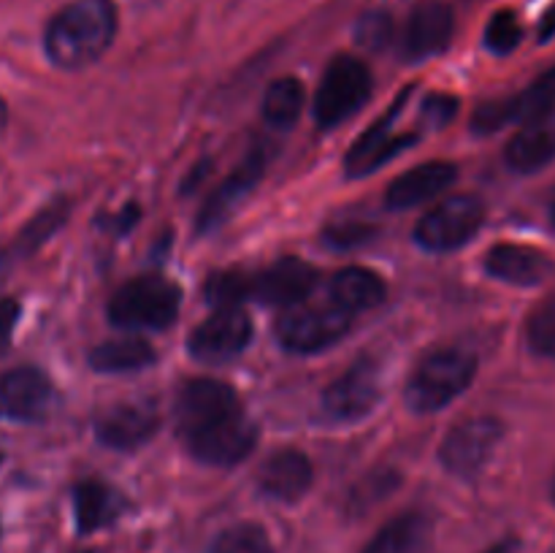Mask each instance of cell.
<instances>
[{
    "instance_id": "19",
    "label": "cell",
    "mask_w": 555,
    "mask_h": 553,
    "mask_svg": "<svg viewBox=\"0 0 555 553\" xmlns=\"http://www.w3.org/2000/svg\"><path fill=\"white\" fill-rule=\"evenodd\" d=\"M401 108V101L396 103L393 112L388 114V117H383L379 123H374L372 128L366 130V133L361 136V139L352 144L350 155H347V171L352 173V177H363V173H372L374 168L383 166V163H388L390 157L399 155L404 146H410L412 141H415V136H396L393 133V119L396 114H399Z\"/></svg>"
},
{
    "instance_id": "23",
    "label": "cell",
    "mask_w": 555,
    "mask_h": 553,
    "mask_svg": "<svg viewBox=\"0 0 555 553\" xmlns=\"http://www.w3.org/2000/svg\"><path fill=\"white\" fill-rule=\"evenodd\" d=\"M328 296L334 307L345 309L347 314H356L383 304L385 282L374 271L361 269V266H350V269L336 271L328 285Z\"/></svg>"
},
{
    "instance_id": "2",
    "label": "cell",
    "mask_w": 555,
    "mask_h": 553,
    "mask_svg": "<svg viewBox=\"0 0 555 553\" xmlns=\"http://www.w3.org/2000/svg\"><path fill=\"white\" fill-rule=\"evenodd\" d=\"M477 374V358L466 350H437L423 358L406 383L404 399L415 412H437L459 399Z\"/></svg>"
},
{
    "instance_id": "43",
    "label": "cell",
    "mask_w": 555,
    "mask_h": 553,
    "mask_svg": "<svg viewBox=\"0 0 555 553\" xmlns=\"http://www.w3.org/2000/svg\"><path fill=\"white\" fill-rule=\"evenodd\" d=\"M81 553H101V551H81Z\"/></svg>"
},
{
    "instance_id": "5",
    "label": "cell",
    "mask_w": 555,
    "mask_h": 553,
    "mask_svg": "<svg viewBox=\"0 0 555 553\" xmlns=\"http://www.w3.org/2000/svg\"><path fill=\"white\" fill-rule=\"evenodd\" d=\"M482 220L486 204L477 195H450L417 222L415 242L428 253H450L464 247L480 231Z\"/></svg>"
},
{
    "instance_id": "35",
    "label": "cell",
    "mask_w": 555,
    "mask_h": 553,
    "mask_svg": "<svg viewBox=\"0 0 555 553\" xmlns=\"http://www.w3.org/2000/svg\"><path fill=\"white\" fill-rule=\"evenodd\" d=\"M16 320H20V304L14 298H0V356L9 350Z\"/></svg>"
},
{
    "instance_id": "32",
    "label": "cell",
    "mask_w": 555,
    "mask_h": 553,
    "mask_svg": "<svg viewBox=\"0 0 555 553\" xmlns=\"http://www.w3.org/2000/svg\"><path fill=\"white\" fill-rule=\"evenodd\" d=\"M520 41H524V25L518 14L509 9L496 11L486 27V47L493 54H509L520 47Z\"/></svg>"
},
{
    "instance_id": "8",
    "label": "cell",
    "mask_w": 555,
    "mask_h": 553,
    "mask_svg": "<svg viewBox=\"0 0 555 553\" xmlns=\"http://www.w3.org/2000/svg\"><path fill=\"white\" fill-rule=\"evenodd\" d=\"M502 434L504 426L491 415L469 417V421L459 423L439 448L444 470L459 477H475L491 461L493 450L502 442Z\"/></svg>"
},
{
    "instance_id": "7",
    "label": "cell",
    "mask_w": 555,
    "mask_h": 553,
    "mask_svg": "<svg viewBox=\"0 0 555 553\" xmlns=\"http://www.w3.org/2000/svg\"><path fill=\"white\" fill-rule=\"evenodd\" d=\"M383 374L377 361L372 358H358L341 377L325 388L323 412L334 423H356L366 417L379 401L383 390Z\"/></svg>"
},
{
    "instance_id": "6",
    "label": "cell",
    "mask_w": 555,
    "mask_h": 553,
    "mask_svg": "<svg viewBox=\"0 0 555 553\" xmlns=\"http://www.w3.org/2000/svg\"><path fill=\"white\" fill-rule=\"evenodd\" d=\"M350 318L345 309L334 304L323 307H291L276 320L274 334L280 345L291 352H318L339 342L350 331Z\"/></svg>"
},
{
    "instance_id": "33",
    "label": "cell",
    "mask_w": 555,
    "mask_h": 553,
    "mask_svg": "<svg viewBox=\"0 0 555 553\" xmlns=\"http://www.w3.org/2000/svg\"><path fill=\"white\" fill-rule=\"evenodd\" d=\"M390 38H393V20H390V14H385V11H369V14H363L361 20H358L356 41L361 43L363 49H369V52L385 49L390 43Z\"/></svg>"
},
{
    "instance_id": "3",
    "label": "cell",
    "mask_w": 555,
    "mask_h": 553,
    "mask_svg": "<svg viewBox=\"0 0 555 553\" xmlns=\"http://www.w3.org/2000/svg\"><path fill=\"white\" fill-rule=\"evenodd\" d=\"M182 291L166 276H135L108 301V320L117 329L160 331L177 320Z\"/></svg>"
},
{
    "instance_id": "24",
    "label": "cell",
    "mask_w": 555,
    "mask_h": 553,
    "mask_svg": "<svg viewBox=\"0 0 555 553\" xmlns=\"http://www.w3.org/2000/svg\"><path fill=\"white\" fill-rule=\"evenodd\" d=\"M428 542H431L428 520L421 513H404L388 520L363 548V553H428Z\"/></svg>"
},
{
    "instance_id": "25",
    "label": "cell",
    "mask_w": 555,
    "mask_h": 553,
    "mask_svg": "<svg viewBox=\"0 0 555 553\" xmlns=\"http://www.w3.org/2000/svg\"><path fill=\"white\" fill-rule=\"evenodd\" d=\"M155 361V350L141 336H125V339H112L98 345L90 352V363L95 372L106 374H125L139 372V369L150 366Z\"/></svg>"
},
{
    "instance_id": "34",
    "label": "cell",
    "mask_w": 555,
    "mask_h": 553,
    "mask_svg": "<svg viewBox=\"0 0 555 553\" xmlns=\"http://www.w3.org/2000/svg\"><path fill=\"white\" fill-rule=\"evenodd\" d=\"M455 98L450 95H431L426 103H423V117H428L431 125H444L455 117Z\"/></svg>"
},
{
    "instance_id": "26",
    "label": "cell",
    "mask_w": 555,
    "mask_h": 553,
    "mask_svg": "<svg viewBox=\"0 0 555 553\" xmlns=\"http://www.w3.org/2000/svg\"><path fill=\"white\" fill-rule=\"evenodd\" d=\"M504 114L507 123L531 125L555 114V68L537 76L524 92L504 101Z\"/></svg>"
},
{
    "instance_id": "40",
    "label": "cell",
    "mask_w": 555,
    "mask_h": 553,
    "mask_svg": "<svg viewBox=\"0 0 555 553\" xmlns=\"http://www.w3.org/2000/svg\"><path fill=\"white\" fill-rule=\"evenodd\" d=\"M5 119H9V108H5L3 98H0V133H3V128H5Z\"/></svg>"
},
{
    "instance_id": "28",
    "label": "cell",
    "mask_w": 555,
    "mask_h": 553,
    "mask_svg": "<svg viewBox=\"0 0 555 553\" xmlns=\"http://www.w3.org/2000/svg\"><path fill=\"white\" fill-rule=\"evenodd\" d=\"M65 215H68V206H65V201H54L52 206H47V209L38 211V215L33 217L25 228H22L20 239H16V244H14V253L27 255V253H33V249L41 247V244L47 242V239L52 236L60 226H63Z\"/></svg>"
},
{
    "instance_id": "41",
    "label": "cell",
    "mask_w": 555,
    "mask_h": 553,
    "mask_svg": "<svg viewBox=\"0 0 555 553\" xmlns=\"http://www.w3.org/2000/svg\"><path fill=\"white\" fill-rule=\"evenodd\" d=\"M551 222H553V228H555V193H553V198H551Z\"/></svg>"
},
{
    "instance_id": "37",
    "label": "cell",
    "mask_w": 555,
    "mask_h": 553,
    "mask_svg": "<svg viewBox=\"0 0 555 553\" xmlns=\"http://www.w3.org/2000/svg\"><path fill=\"white\" fill-rule=\"evenodd\" d=\"M553 36H555V3L545 11V16H542V22H540V41L542 43L551 41Z\"/></svg>"
},
{
    "instance_id": "22",
    "label": "cell",
    "mask_w": 555,
    "mask_h": 553,
    "mask_svg": "<svg viewBox=\"0 0 555 553\" xmlns=\"http://www.w3.org/2000/svg\"><path fill=\"white\" fill-rule=\"evenodd\" d=\"M125 499L101 480H85L74 488L76 529L81 535L103 529L122 515Z\"/></svg>"
},
{
    "instance_id": "17",
    "label": "cell",
    "mask_w": 555,
    "mask_h": 553,
    "mask_svg": "<svg viewBox=\"0 0 555 553\" xmlns=\"http://www.w3.org/2000/svg\"><path fill=\"white\" fill-rule=\"evenodd\" d=\"M263 168H266V152L260 146H255L242 163H238L236 171L215 190L206 206L201 209L198 217V231L201 233H209L215 228H220L228 217L233 215L238 204L253 193V188L258 184V179L263 177Z\"/></svg>"
},
{
    "instance_id": "18",
    "label": "cell",
    "mask_w": 555,
    "mask_h": 553,
    "mask_svg": "<svg viewBox=\"0 0 555 553\" xmlns=\"http://www.w3.org/2000/svg\"><path fill=\"white\" fill-rule=\"evenodd\" d=\"M455 177H459V171H455L453 163H421V166H415L412 171L393 179V184L388 188V195H385V204L393 211L412 209V206L423 204V201L434 198V195H439L442 190H448L450 184L455 182Z\"/></svg>"
},
{
    "instance_id": "27",
    "label": "cell",
    "mask_w": 555,
    "mask_h": 553,
    "mask_svg": "<svg viewBox=\"0 0 555 553\" xmlns=\"http://www.w3.org/2000/svg\"><path fill=\"white\" fill-rule=\"evenodd\" d=\"M304 108V85L293 76L285 79H276L274 85L266 90L263 98V117L271 128L287 130L296 125V119L301 117Z\"/></svg>"
},
{
    "instance_id": "14",
    "label": "cell",
    "mask_w": 555,
    "mask_h": 553,
    "mask_svg": "<svg viewBox=\"0 0 555 553\" xmlns=\"http://www.w3.org/2000/svg\"><path fill=\"white\" fill-rule=\"evenodd\" d=\"M318 285V271L298 258H282L253 276V298L269 307H296Z\"/></svg>"
},
{
    "instance_id": "38",
    "label": "cell",
    "mask_w": 555,
    "mask_h": 553,
    "mask_svg": "<svg viewBox=\"0 0 555 553\" xmlns=\"http://www.w3.org/2000/svg\"><path fill=\"white\" fill-rule=\"evenodd\" d=\"M486 553H520V540L509 537V540H502V542H496V545L488 548Z\"/></svg>"
},
{
    "instance_id": "10",
    "label": "cell",
    "mask_w": 555,
    "mask_h": 553,
    "mask_svg": "<svg viewBox=\"0 0 555 553\" xmlns=\"http://www.w3.org/2000/svg\"><path fill=\"white\" fill-rule=\"evenodd\" d=\"M52 380L33 366L9 369L0 374V417L20 423L43 421L54 410Z\"/></svg>"
},
{
    "instance_id": "12",
    "label": "cell",
    "mask_w": 555,
    "mask_h": 553,
    "mask_svg": "<svg viewBox=\"0 0 555 553\" xmlns=\"http://www.w3.org/2000/svg\"><path fill=\"white\" fill-rule=\"evenodd\" d=\"M249 339H253V323L242 309H217L190 334L188 350L204 363H222L247 350Z\"/></svg>"
},
{
    "instance_id": "16",
    "label": "cell",
    "mask_w": 555,
    "mask_h": 553,
    "mask_svg": "<svg viewBox=\"0 0 555 553\" xmlns=\"http://www.w3.org/2000/svg\"><path fill=\"white\" fill-rule=\"evenodd\" d=\"M453 27L455 16L448 3H439V0L421 3L406 22L404 57L417 63V60H428L444 52L450 38H453Z\"/></svg>"
},
{
    "instance_id": "36",
    "label": "cell",
    "mask_w": 555,
    "mask_h": 553,
    "mask_svg": "<svg viewBox=\"0 0 555 553\" xmlns=\"http://www.w3.org/2000/svg\"><path fill=\"white\" fill-rule=\"evenodd\" d=\"M369 233L363 226H336L328 231V239L336 244V247H350V244L363 242Z\"/></svg>"
},
{
    "instance_id": "30",
    "label": "cell",
    "mask_w": 555,
    "mask_h": 553,
    "mask_svg": "<svg viewBox=\"0 0 555 553\" xmlns=\"http://www.w3.org/2000/svg\"><path fill=\"white\" fill-rule=\"evenodd\" d=\"M526 342L542 358L555 361V296L537 304L526 320Z\"/></svg>"
},
{
    "instance_id": "15",
    "label": "cell",
    "mask_w": 555,
    "mask_h": 553,
    "mask_svg": "<svg viewBox=\"0 0 555 553\" xmlns=\"http://www.w3.org/2000/svg\"><path fill=\"white\" fill-rule=\"evenodd\" d=\"M553 269L555 263L551 255H545L537 247H529V244L504 242L488 249L486 255L488 274L499 282H507V285H542V282L553 274Z\"/></svg>"
},
{
    "instance_id": "13",
    "label": "cell",
    "mask_w": 555,
    "mask_h": 553,
    "mask_svg": "<svg viewBox=\"0 0 555 553\" xmlns=\"http://www.w3.org/2000/svg\"><path fill=\"white\" fill-rule=\"evenodd\" d=\"M157 423H160V415L150 401H117V404L103 407L92 426H95V437L108 448L133 450L157 432Z\"/></svg>"
},
{
    "instance_id": "31",
    "label": "cell",
    "mask_w": 555,
    "mask_h": 553,
    "mask_svg": "<svg viewBox=\"0 0 555 553\" xmlns=\"http://www.w3.org/2000/svg\"><path fill=\"white\" fill-rule=\"evenodd\" d=\"M204 293L206 301L215 304L217 309H231L253 296V280L242 271H220V274L209 276Z\"/></svg>"
},
{
    "instance_id": "4",
    "label": "cell",
    "mask_w": 555,
    "mask_h": 553,
    "mask_svg": "<svg viewBox=\"0 0 555 553\" xmlns=\"http://www.w3.org/2000/svg\"><path fill=\"white\" fill-rule=\"evenodd\" d=\"M369 95H372V70L366 68V63L350 57V54L334 57L318 87L314 119L323 128H336L356 112H361Z\"/></svg>"
},
{
    "instance_id": "1",
    "label": "cell",
    "mask_w": 555,
    "mask_h": 553,
    "mask_svg": "<svg viewBox=\"0 0 555 553\" xmlns=\"http://www.w3.org/2000/svg\"><path fill=\"white\" fill-rule=\"evenodd\" d=\"M117 36V5L112 0H74L52 16L43 33L47 57L57 68L76 70L95 63Z\"/></svg>"
},
{
    "instance_id": "9",
    "label": "cell",
    "mask_w": 555,
    "mask_h": 553,
    "mask_svg": "<svg viewBox=\"0 0 555 553\" xmlns=\"http://www.w3.org/2000/svg\"><path fill=\"white\" fill-rule=\"evenodd\" d=\"M236 412H242L238 410L236 390L228 383H222V380L198 377L184 383V388L179 390L177 423L182 437L204 432V428L215 426V423L225 421V417L236 415Z\"/></svg>"
},
{
    "instance_id": "20",
    "label": "cell",
    "mask_w": 555,
    "mask_h": 553,
    "mask_svg": "<svg viewBox=\"0 0 555 553\" xmlns=\"http://www.w3.org/2000/svg\"><path fill=\"white\" fill-rule=\"evenodd\" d=\"M312 464L301 450H282L260 466V491L276 502H296L312 486Z\"/></svg>"
},
{
    "instance_id": "42",
    "label": "cell",
    "mask_w": 555,
    "mask_h": 553,
    "mask_svg": "<svg viewBox=\"0 0 555 553\" xmlns=\"http://www.w3.org/2000/svg\"><path fill=\"white\" fill-rule=\"evenodd\" d=\"M551 497H553V502H555V475H553V483H551Z\"/></svg>"
},
{
    "instance_id": "44",
    "label": "cell",
    "mask_w": 555,
    "mask_h": 553,
    "mask_svg": "<svg viewBox=\"0 0 555 553\" xmlns=\"http://www.w3.org/2000/svg\"><path fill=\"white\" fill-rule=\"evenodd\" d=\"M0 461H3V455H0Z\"/></svg>"
},
{
    "instance_id": "39",
    "label": "cell",
    "mask_w": 555,
    "mask_h": 553,
    "mask_svg": "<svg viewBox=\"0 0 555 553\" xmlns=\"http://www.w3.org/2000/svg\"><path fill=\"white\" fill-rule=\"evenodd\" d=\"M9 263H11V253H0V280H3V274L9 271Z\"/></svg>"
},
{
    "instance_id": "21",
    "label": "cell",
    "mask_w": 555,
    "mask_h": 553,
    "mask_svg": "<svg viewBox=\"0 0 555 553\" xmlns=\"http://www.w3.org/2000/svg\"><path fill=\"white\" fill-rule=\"evenodd\" d=\"M504 160L518 173H534L555 160V114L524 125V130L507 144Z\"/></svg>"
},
{
    "instance_id": "11",
    "label": "cell",
    "mask_w": 555,
    "mask_h": 553,
    "mask_svg": "<svg viewBox=\"0 0 555 553\" xmlns=\"http://www.w3.org/2000/svg\"><path fill=\"white\" fill-rule=\"evenodd\" d=\"M184 439H188L190 453L204 461V464L233 466L242 464L253 453L255 442H258V426L244 412H236V415L225 417V421L215 423L204 432L190 434Z\"/></svg>"
},
{
    "instance_id": "29",
    "label": "cell",
    "mask_w": 555,
    "mask_h": 553,
    "mask_svg": "<svg viewBox=\"0 0 555 553\" xmlns=\"http://www.w3.org/2000/svg\"><path fill=\"white\" fill-rule=\"evenodd\" d=\"M211 553H274V545L263 526L236 524L217 535Z\"/></svg>"
}]
</instances>
